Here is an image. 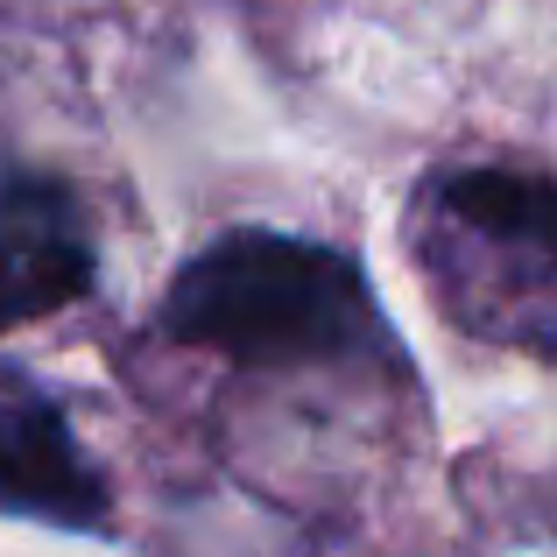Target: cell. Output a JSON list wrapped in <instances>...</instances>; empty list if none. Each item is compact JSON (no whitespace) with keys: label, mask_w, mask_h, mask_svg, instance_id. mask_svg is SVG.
I'll return each mask as SVG.
<instances>
[{"label":"cell","mask_w":557,"mask_h":557,"mask_svg":"<svg viewBox=\"0 0 557 557\" xmlns=\"http://www.w3.org/2000/svg\"><path fill=\"white\" fill-rule=\"evenodd\" d=\"M99 247L78 190L57 170H0V332H22L85 304Z\"/></svg>","instance_id":"4"},{"label":"cell","mask_w":557,"mask_h":557,"mask_svg":"<svg viewBox=\"0 0 557 557\" xmlns=\"http://www.w3.org/2000/svg\"><path fill=\"white\" fill-rule=\"evenodd\" d=\"M163 339L233 368H354L395 360L368 269L346 247L283 226H226L177 261L156 304Z\"/></svg>","instance_id":"1"},{"label":"cell","mask_w":557,"mask_h":557,"mask_svg":"<svg viewBox=\"0 0 557 557\" xmlns=\"http://www.w3.org/2000/svg\"><path fill=\"white\" fill-rule=\"evenodd\" d=\"M0 516L64 536L113 530V487L85 451L71 403L22 360H0Z\"/></svg>","instance_id":"2"},{"label":"cell","mask_w":557,"mask_h":557,"mask_svg":"<svg viewBox=\"0 0 557 557\" xmlns=\"http://www.w3.org/2000/svg\"><path fill=\"white\" fill-rule=\"evenodd\" d=\"M423 226L480 275L522 297H557V177L522 163H459L423 177Z\"/></svg>","instance_id":"3"}]
</instances>
